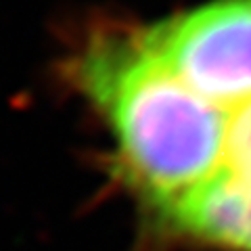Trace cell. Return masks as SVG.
I'll return each instance as SVG.
<instances>
[{"instance_id": "3", "label": "cell", "mask_w": 251, "mask_h": 251, "mask_svg": "<svg viewBox=\"0 0 251 251\" xmlns=\"http://www.w3.org/2000/svg\"><path fill=\"white\" fill-rule=\"evenodd\" d=\"M220 105L226 111V145H224L222 170H220V176L207 188H203L201 193L251 191V99L234 105H224V103Z\"/></svg>"}, {"instance_id": "2", "label": "cell", "mask_w": 251, "mask_h": 251, "mask_svg": "<svg viewBox=\"0 0 251 251\" xmlns=\"http://www.w3.org/2000/svg\"><path fill=\"white\" fill-rule=\"evenodd\" d=\"M136 34L201 97L224 105L251 99V0H211Z\"/></svg>"}, {"instance_id": "1", "label": "cell", "mask_w": 251, "mask_h": 251, "mask_svg": "<svg viewBox=\"0 0 251 251\" xmlns=\"http://www.w3.org/2000/svg\"><path fill=\"white\" fill-rule=\"evenodd\" d=\"M115 140V168L159 222L220 176L226 111L168 69L136 31L103 34L75 65Z\"/></svg>"}]
</instances>
